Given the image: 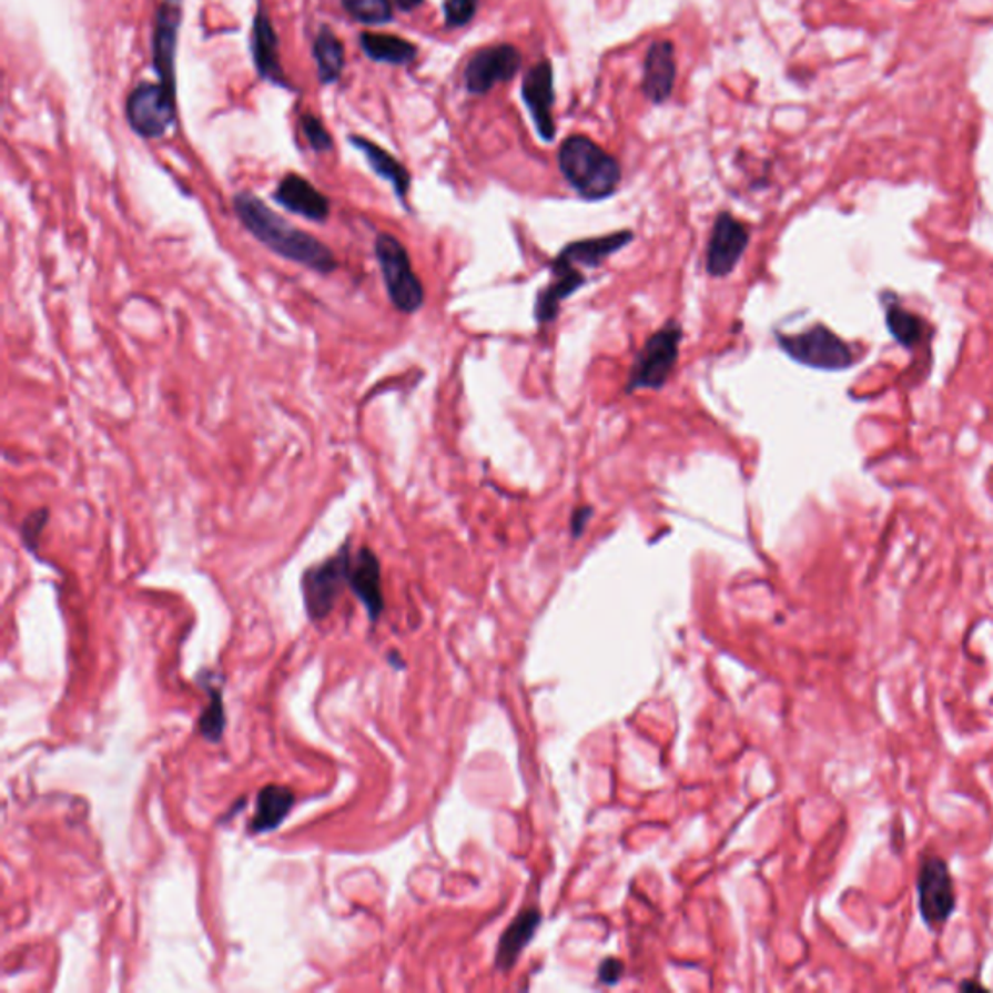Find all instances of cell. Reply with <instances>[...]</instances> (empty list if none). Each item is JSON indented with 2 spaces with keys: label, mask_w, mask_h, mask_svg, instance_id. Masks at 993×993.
Here are the masks:
<instances>
[{
  "label": "cell",
  "mask_w": 993,
  "mask_h": 993,
  "mask_svg": "<svg viewBox=\"0 0 993 993\" xmlns=\"http://www.w3.org/2000/svg\"><path fill=\"white\" fill-rule=\"evenodd\" d=\"M233 209L254 240L261 241L264 247L285 261L315 270L318 274H331L338 268V261L331 247L316 240L315 235L285 222L284 217L277 216L274 210H270L254 194H235Z\"/></svg>",
  "instance_id": "6da1fadb"
},
{
  "label": "cell",
  "mask_w": 993,
  "mask_h": 993,
  "mask_svg": "<svg viewBox=\"0 0 993 993\" xmlns=\"http://www.w3.org/2000/svg\"><path fill=\"white\" fill-rule=\"evenodd\" d=\"M559 168L586 201L608 199L621 183V165L616 158L586 136H570L563 142Z\"/></svg>",
  "instance_id": "7a4b0ae2"
},
{
  "label": "cell",
  "mask_w": 993,
  "mask_h": 993,
  "mask_svg": "<svg viewBox=\"0 0 993 993\" xmlns=\"http://www.w3.org/2000/svg\"><path fill=\"white\" fill-rule=\"evenodd\" d=\"M375 256L394 307L404 315H414L424 307V284L414 272L408 249L402 245V241L391 233H378Z\"/></svg>",
  "instance_id": "3957f363"
},
{
  "label": "cell",
  "mask_w": 993,
  "mask_h": 993,
  "mask_svg": "<svg viewBox=\"0 0 993 993\" xmlns=\"http://www.w3.org/2000/svg\"><path fill=\"white\" fill-rule=\"evenodd\" d=\"M683 340V328L678 321L663 324L640 349L627 377L625 393L635 391H658L662 388L679 359V347Z\"/></svg>",
  "instance_id": "277c9868"
},
{
  "label": "cell",
  "mask_w": 993,
  "mask_h": 993,
  "mask_svg": "<svg viewBox=\"0 0 993 993\" xmlns=\"http://www.w3.org/2000/svg\"><path fill=\"white\" fill-rule=\"evenodd\" d=\"M349 559H352V549H349V544H344L336 555H332L326 561L318 563L315 567L305 570L303 580H301V590H303V600H305L308 617L313 621H323L331 616L340 594L344 590V586H347Z\"/></svg>",
  "instance_id": "5b68a950"
},
{
  "label": "cell",
  "mask_w": 993,
  "mask_h": 993,
  "mask_svg": "<svg viewBox=\"0 0 993 993\" xmlns=\"http://www.w3.org/2000/svg\"><path fill=\"white\" fill-rule=\"evenodd\" d=\"M778 344L793 362L803 363L815 369H847L854 362L850 346L821 324L793 336L778 334Z\"/></svg>",
  "instance_id": "8992f818"
},
{
  "label": "cell",
  "mask_w": 993,
  "mask_h": 993,
  "mask_svg": "<svg viewBox=\"0 0 993 993\" xmlns=\"http://www.w3.org/2000/svg\"><path fill=\"white\" fill-rule=\"evenodd\" d=\"M126 116L140 136L160 139L175 121V92L162 82H142L126 100Z\"/></svg>",
  "instance_id": "52a82bcc"
},
{
  "label": "cell",
  "mask_w": 993,
  "mask_h": 993,
  "mask_svg": "<svg viewBox=\"0 0 993 993\" xmlns=\"http://www.w3.org/2000/svg\"><path fill=\"white\" fill-rule=\"evenodd\" d=\"M918 906L925 924L941 930L955 912L956 896L948 863L938 855L925 860L918 873Z\"/></svg>",
  "instance_id": "ba28073f"
},
{
  "label": "cell",
  "mask_w": 993,
  "mask_h": 993,
  "mask_svg": "<svg viewBox=\"0 0 993 993\" xmlns=\"http://www.w3.org/2000/svg\"><path fill=\"white\" fill-rule=\"evenodd\" d=\"M749 247V230L730 212L718 214L707 245V272L712 277L732 274Z\"/></svg>",
  "instance_id": "9c48e42d"
},
{
  "label": "cell",
  "mask_w": 993,
  "mask_h": 993,
  "mask_svg": "<svg viewBox=\"0 0 993 993\" xmlns=\"http://www.w3.org/2000/svg\"><path fill=\"white\" fill-rule=\"evenodd\" d=\"M520 61H523V57L513 45L479 49L478 53L472 57L466 72H464L468 92L484 95L499 82H507L510 78H515L516 72L520 69Z\"/></svg>",
  "instance_id": "30bf717a"
},
{
  "label": "cell",
  "mask_w": 993,
  "mask_h": 993,
  "mask_svg": "<svg viewBox=\"0 0 993 993\" xmlns=\"http://www.w3.org/2000/svg\"><path fill=\"white\" fill-rule=\"evenodd\" d=\"M347 586L359 598L363 608L367 609L371 621H377L381 614L385 611V594H383L381 563L369 547H362L352 554Z\"/></svg>",
  "instance_id": "8fae6325"
},
{
  "label": "cell",
  "mask_w": 993,
  "mask_h": 993,
  "mask_svg": "<svg viewBox=\"0 0 993 993\" xmlns=\"http://www.w3.org/2000/svg\"><path fill=\"white\" fill-rule=\"evenodd\" d=\"M181 0H163L154 28V67L160 82L175 92V53L181 28Z\"/></svg>",
  "instance_id": "7c38bea8"
},
{
  "label": "cell",
  "mask_w": 993,
  "mask_h": 993,
  "mask_svg": "<svg viewBox=\"0 0 993 993\" xmlns=\"http://www.w3.org/2000/svg\"><path fill=\"white\" fill-rule=\"evenodd\" d=\"M523 98L530 109L539 136L544 140L555 139L554 115V69L547 61H541L528 70L524 77Z\"/></svg>",
  "instance_id": "4fadbf2b"
},
{
  "label": "cell",
  "mask_w": 993,
  "mask_h": 993,
  "mask_svg": "<svg viewBox=\"0 0 993 993\" xmlns=\"http://www.w3.org/2000/svg\"><path fill=\"white\" fill-rule=\"evenodd\" d=\"M274 201L293 214L311 220V222H318V224L326 222L331 216V201L318 189L311 185L307 179L295 175V173H290L280 181L276 193H274Z\"/></svg>",
  "instance_id": "5bb4252c"
},
{
  "label": "cell",
  "mask_w": 993,
  "mask_h": 993,
  "mask_svg": "<svg viewBox=\"0 0 993 993\" xmlns=\"http://www.w3.org/2000/svg\"><path fill=\"white\" fill-rule=\"evenodd\" d=\"M585 284L586 277L580 268L555 256L551 264V282L538 293L536 300V321L539 324L554 323L563 301Z\"/></svg>",
  "instance_id": "9a60e30c"
},
{
  "label": "cell",
  "mask_w": 993,
  "mask_h": 993,
  "mask_svg": "<svg viewBox=\"0 0 993 993\" xmlns=\"http://www.w3.org/2000/svg\"><path fill=\"white\" fill-rule=\"evenodd\" d=\"M676 59H673V45L670 41H658L650 47L645 62V80L642 90L648 100L666 101L671 95L673 82H676Z\"/></svg>",
  "instance_id": "2e32d148"
},
{
  "label": "cell",
  "mask_w": 993,
  "mask_h": 993,
  "mask_svg": "<svg viewBox=\"0 0 993 993\" xmlns=\"http://www.w3.org/2000/svg\"><path fill=\"white\" fill-rule=\"evenodd\" d=\"M631 241L632 232H627V230L601 235V237H592V240L575 241V243H570V245L563 249L561 253L557 254V259L570 262L577 268H580V266L596 268L608 256L627 247Z\"/></svg>",
  "instance_id": "e0dca14e"
},
{
  "label": "cell",
  "mask_w": 993,
  "mask_h": 993,
  "mask_svg": "<svg viewBox=\"0 0 993 993\" xmlns=\"http://www.w3.org/2000/svg\"><path fill=\"white\" fill-rule=\"evenodd\" d=\"M539 922H541V912L536 906L524 909L518 916L510 922L505 933L500 935L499 949H497V969L499 971H510L515 966L518 956L523 953L524 948L530 943L531 938L536 935Z\"/></svg>",
  "instance_id": "ac0fdd59"
},
{
  "label": "cell",
  "mask_w": 993,
  "mask_h": 993,
  "mask_svg": "<svg viewBox=\"0 0 993 993\" xmlns=\"http://www.w3.org/2000/svg\"><path fill=\"white\" fill-rule=\"evenodd\" d=\"M293 803H295V793L285 788V786L270 784L264 786L259 796H256V805H254V815L251 819V832H270L277 829L284 823L285 817L290 815Z\"/></svg>",
  "instance_id": "d6986e66"
},
{
  "label": "cell",
  "mask_w": 993,
  "mask_h": 993,
  "mask_svg": "<svg viewBox=\"0 0 993 993\" xmlns=\"http://www.w3.org/2000/svg\"><path fill=\"white\" fill-rule=\"evenodd\" d=\"M253 54L256 69L261 72L262 78L285 85L284 72L277 62L276 33L272 30L268 16L262 14V12H259L254 20Z\"/></svg>",
  "instance_id": "ffe728a7"
},
{
  "label": "cell",
  "mask_w": 993,
  "mask_h": 993,
  "mask_svg": "<svg viewBox=\"0 0 993 993\" xmlns=\"http://www.w3.org/2000/svg\"><path fill=\"white\" fill-rule=\"evenodd\" d=\"M349 142L357 150H362L363 155L367 158V162H369L371 168L377 173L378 178L388 181L394 186L396 194L401 199H406V194L409 191V181H412L406 168L398 160H394L393 155L385 152L383 148H378L377 144H373L369 140L362 139V136H352Z\"/></svg>",
  "instance_id": "44dd1931"
},
{
  "label": "cell",
  "mask_w": 993,
  "mask_h": 993,
  "mask_svg": "<svg viewBox=\"0 0 993 993\" xmlns=\"http://www.w3.org/2000/svg\"><path fill=\"white\" fill-rule=\"evenodd\" d=\"M359 41H362L363 51L373 61L408 64L416 59V45H412L406 39L396 38V36L363 33Z\"/></svg>",
  "instance_id": "7402d4cb"
},
{
  "label": "cell",
  "mask_w": 993,
  "mask_h": 993,
  "mask_svg": "<svg viewBox=\"0 0 993 993\" xmlns=\"http://www.w3.org/2000/svg\"><path fill=\"white\" fill-rule=\"evenodd\" d=\"M313 54H315L316 67H318V77L324 84L336 82L346 64L344 43L332 33V30L324 28L315 39Z\"/></svg>",
  "instance_id": "603a6c76"
},
{
  "label": "cell",
  "mask_w": 993,
  "mask_h": 993,
  "mask_svg": "<svg viewBox=\"0 0 993 993\" xmlns=\"http://www.w3.org/2000/svg\"><path fill=\"white\" fill-rule=\"evenodd\" d=\"M886 324L893 332L894 338L906 347L914 346L924 338L925 324L916 315H912L902 307H889Z\"/></svg>",
  "instance_id": "cb8c5ba5"
},
{
  "label": "cell",
  "mask_w": 993,
  "mask_h": 993,
  "mask_svg": "<svg viewBox=\"0 0 993 993\" xmlns=\"http://www.w3.org/2000/svg\"><path fill=\"white\" fill-rule=\"evenodd\" d=\"M210 705L202 710L201 733L212 743L222 740L225 730V709L222 689L217 686L209 687Z\"/></svg>",
  "instance_id": "d4e9b609"
},
{
  "label": "cell",
  "mask_w": 993,
  "mask_h": 993,
  "mask_svg": "<svg viewBox=\"0 0 993 993\" xmlns=\"http://www.w3.org/2000/svg\"><path fill=\"white\" fill-rule=\"evenodd\" d=\"M342 4L357 22L378 26L393 20L391 0H342Z\"/></svg>",
  "instance_id": "484cf974"
},
{
  "label": "cell",
  "mask_w": 993,
  "mask_h": 993,
  "mask_svg": "<svg viewBox=\"0 0 993 993\" xmlns=\"http://www.w3.org/2000/svg\"><path fill=\"white\" fill-rule=\"evenodd\" d=\"M47 523H49V508H38L23 520L22 530H20L22 531V541L33 554L38 549L39 538L45 530Z\"/></svg>",
  "instance_id": "4316f807"
},
{
  "label": "cell",
  "mask_w": 993,
  "mask_h": 993,
  "mask_svg": "<svg viewBox=\"0 0 993 993\" xmlns=\"http://www.w3.org/2000/svg\"><path fill=\"white\" fill-rule=\"evenodd\" d=\"M301 126H303V132H305V136H307L308 144H311V148H313L315 152H326V150H331L332 136L316 116H301Z\"/></svg>",
  "instance_id": "83f0119b"
},
{
  "label": "cell",
  "mask_w": 993,
  "mask_h": 993,
  "mask_svg": "<svg viewBox=\"0 0 993 993\" xmlns=\"http://www.w3.org/2000/svg\"><path fill=\"white\" fill-rule=\"evenodd\" d=\"M478 10V0H447L445 18L448 26H464L470 22Z\"/></svg>",
  "instance_id": "f1b7e54d"
},
{
  "label": "cell",
  "mask_w": 993,
  "mask_h": 993,
  "mask_svg": "<svg viewBox=\"0 0 993 993\" xmlns=\"http://www.w3.org/2000/svg\"><path fill=\"white\" fill-rule=\"evenodd\" d=\"M625 966L621 961H617V959H608V961H604V964L600 966V971H598V980H600L601 984H606V986H614L619 982V979L624 976Z\"/></svg>",
  "instance_id": "f546056e"
},
{
  "label": "cell",
  "mask_w": 993,
  "mask_h": 993,
  "mask_svg": "<svg viewBox=\"0 0 993 993\" xmlns=\"http://www.w3.org/2000/svg\"><path fill=\"white\" fill-rule=\"evenodd\" d=\"M592 515L594 508L586 507V505L578 507L577 510L573 513V518H570V531H573V538H580V536L585 534L588 520L592 518Z\"/></svg>",
  "instance_id": "4dcf8cb0"
},
{
  "label": "cell",
  "mask_w": 993,
  "mask_h": 993,
  "mask_svg": "<svg viewBox=\"0 0 993 993\" xmlns=\"http://www.w3.org/2000/svg\"><path fill=\"white\" fill-rule=\"evenodd\" d=\"M424 0H396V4L402 8V10H414V8L419 7Z\"/></svg>",
  "instance_id": "1f68e13d"
}]
</instances>
